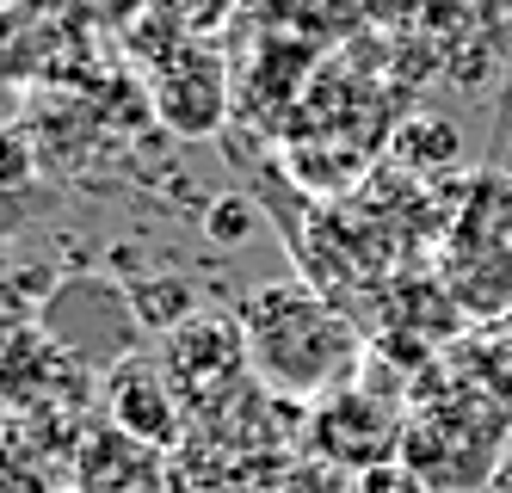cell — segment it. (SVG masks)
Instances as JSON below:
<instances>
[{
  "mask_svg": "<svg viewBox=\"0 0 512 493\" xmlns=\"http://www.w3.org/2000/svg\"><path fill=\"white\" fill-rule=\"evenodd\" d=\"M204 235H210L216 247H241V241L253 235V204L235 198V192H229V198H216L210 216H204Z\"/></svg>",
  "mask_w": 512,
  "mask_h": 493,
  "instance_id": "7",
  "label": "cell"
},
{
  "mask_svg": "<svg viewBox=\"0 0 512 493\" xmlns=\"http://www.w3.org/2000/svg\"><path fill=\"white\" fill-rule=\"evenodd\" d=\"M31 173H38V155H31V142H25L13 124H0V192H25Z\"/></svg>",
  "mask_w": 512,
  "mask_h": 493,
  "instance_id": "8",
  "label": "cell"
},
{
  "mask_svg": "<svg viewBox=\"0 0 512 493\" xmlns=\"http://www.w3.org/2000/svg\"><path fill=\"white\" fill-rule=\"evenodd\" d=\"M25 222V204H19V192H0V235L7 229H19Z\"/></svg>",
  "mask_w": 512,
  "mask_h": 493,
  "instance_id": "10",
  "label": "cell"
},
{
  "mask_svg": "<svg viewBox=\"0 0 512 493\" xmlns=\"http://www.w3.org/2000/svg\"><path fill=\"white\" fill-rule=\"evenodd\" d=\"M506 401L482 389L469 370H451L438 395L420 389V413L401 426V469L426 493H463L488 481L500 444H506Z\"/></svg>",
  "mask_w": 512,
  "mask_h": 493,
  "instance_id": "2",
  "label": "cell"
},
{
  "mask_svg": "<svg viewBox=\"0 0 512 493\" xmlns=\"http://www.w3.org/2000/svg\"><path fill=\"white\" fill-rule=\"evenodd\" d=\"M149 7H161L173 25H186V31H204L229 13V0H149Z\"/></svg>",
  "mask_w": 512,
  "mask_h": 493,
  "instance_id": "9",
  "label": "cell"
},
{
  "mask_svg": "<svg viewBox=\"0 0 512 493\" xmlns=\"http://www.w3.org/2000/svg\"><path fill=\"white\" fill-rule=\"evenodd\" d=\"M395 148H401V161L408 167H451L457 161V130L451 124H438V118H414L408 130L395 136Z\"/></svg>",
  "mask_w": 512,
  "mask_h": 493,
  "instance_id": "6",
  "label": "cell"
},
{
  "mask_svg": "<svg viewBox=\"0 0 512 493\" xmlns=\"http://www.w3.org/2000/svg\"><path fill=\"white\" fill-rule=\"evenodd\" d=\"M315 438H321V450H334V457H346V463H371V450L401 444V426L389 420V413H377L371 395L340 389V395H327V413H321Z\"/></svg>",
  "mask_w": 512,
  "mask_h": 493,
  "instance_id": "3",
  "label": "cell"
},
{
  "mask_svg": "<svg viewBox=\"0 0 512 493\" xmlns=\"http://www.w3.org/2000/svg\"><path fill=\"white\" fill-rule=\"evenodd\" d=\"M457 370H469L482 389H494L512 407V327L488 333V339H469V352L457 358Z\"/></svg>",
  "mask_w": 512,
  "mask_h": 493,
  "instance_id": "5",
  "label": "cell"
},
{
  "mask_svg": "<svg viewBox=\"0 0 512 493\" xmlns=\"http://www.w3.org/2000/svg\"><path fill=\"white\" fill-rule=\"evenodd\" d=\"M241 346L278 395H327L358 370V333L303 284H266L241 309Z\"/></svg>",
  "mask_w": 512,
  "mask_h": 493,
  "instance_id": "1",
  "label": "cell"
},
{
  "mask_svg": "<svg viewBox=\"0 0 512 493\" xmlns=\"http://www.w3.org/2000/svg\"><path fill=\"white\" fill-rule=\"evenodd\" d=\"M112 413L118 426L142 444H167L173 438V395H167V376L155 364H118L112 376Z\"/></svg>",
  "mask_w": 512,
  "mask_h": 493,
  "instance_id": "4",
  "label": "cell"
}]
</instances>
